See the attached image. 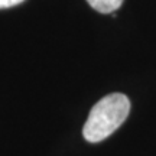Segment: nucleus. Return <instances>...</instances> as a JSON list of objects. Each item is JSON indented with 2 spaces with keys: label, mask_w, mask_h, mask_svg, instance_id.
I'll list each match as a JSON object with an SVG mask.
<instances>
[{
  "label": "nucleus",
  "mask_w": 156,
  "mask_h": 156,
  "mask_svg": "<svg viewBox=\"0 0 156 156\" xmlns=\"http://www.w3.org/2000/svg\"><path fill=\"white\" fill-rule=\"evenodd\" d=\"M130 113V100L124 94L113 93L103 97L93 106L84 124V139L90 143H98L113 134L122 126Z\"/></svg>",
  "instance_id": "1"
},
{
  "label": "nucleus",
  "mask_w": 156,
  "mask_h": 156,
  "mask_svg": "<svg viewBox=\"0 0 156 156\" xmlns=\"http://www.w3.org/2000/svg\"><path fill=\"white\" fill-rule=\"evenodd\" d=\"M94 10L100 13H113L123 5V0H87Z\"/></svg>",
  "instance_id": "2"
},
{
  "label": "nucleus",
  "mask_w": 156,
  "mask_h": 156,
  "mask_svg": "<svg viewBox=\"0 0 156 156\" xmlns=\"http://www.w3.org/2000/svg\"><path fill=\"white\" fill-rule=\"evenodd\" d=\"M25 0H0V9H7V7H13L16 5H20Z\"/></svg>",
  "instance_id": "3"
}]
</instances>
